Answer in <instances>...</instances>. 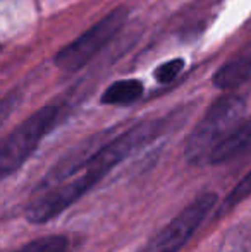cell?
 Here are the masks:
<instances>
[{"label": "cell", "mask_w": 251, "mask_h": 252, "mask_svg": "<svg viewBox=\"0 0 251 252\" xmlns=\"http://www.w3.org/2000/svg\"><path fill=\"white\" fill-rule=\"evenodd\" d=\"M164 130V119L143 120L83 158L67 156L38 184L24 211L26 218L36 225L57 218L69 206L90 192L119 163L162 136Z\"/></svg>", "instance_id": "cell-1"}, {"label": "cell", "mask_w": 251, "mask_h": 252, "mask_svg": "<svg viewBox=\"0 0 251 252\" xmlns=\"http://www.w3.org/2000/svg\"><path fill=\"white\" fill-rule=\"evenodd\" d=\"M182 69H184V60L174 59V60H169V62H164L162 65H158L157 69H155L153 76L158 83L167 84V83H172V81L182 72Z\"/></svg>", "instance_id": "cell-11"}, {"label": "cell", "mask_w": 251, "mask_h": 252, "mask_svg": "<svg viewBox=\"0 0 251 252\" xmlns=\"http://www.w3.org/2000/svg\"><path fill=\"white\" fill-rule=\"evenodd\" d=\"M251 150V119L243 120L238 126V129L220 144L214 153L210 155L207 163L210 165H217V163H224L227 159H232L236 156L243 155V153Z\"/></svg>", "instance_id": "cell-6"}, {"label": "cell", "mask_w": 251, "mask_h": 252, "mask_svg": "<svg viewBox=\"0 0 251 252\" xmlns=\"http://www.w3.org/2000/svg\"><path fill=\"white\" fill-rule=\"evenodd\" d=\"M218 252H251V223H243L229 230Z\"/></svg>", "instance_id": "cell-9"}, {"label": "cell", "mask_w": 251, "mask_h": 252, "mask_svg": "<svg viewBox=\"0 0 251 252\" xmlns=\"http://www.w3.org/2000/svg\"><path fill=\"white\" fill-rule=\"evenodd\" d=\"M69 239L66 235H45L21 246L12 252H67Z\"/></svg>", "instance_id": "cell-10"}, {"label": "cell", "mask_w": 251, "mask_h": 252, "mask_svg": "<svg viewBox=\"0 0 251 252\" xmlns=\"http://www.w3.org/2000/svg\"><path fill=\"white\" fill-rule=\"evenodd\" d=\"M61 112L59 103H48L0 139V182L26 163L41 139L55 127Z\"/></svg>", "instance_id": "cell-3"}, {"label": "cell", "mask_w": 251, "mask_h": 252, "mask_svg": "<svg viewBox=\"0 0 251 252\" xmlns=\"http://www.w3.org/2000/svg\"><path fill=\"white\" fill-rule=\"evenodd\" d=\"M217 196L205 192L186 206L165 228L155 235L144 252H179L215 206Z\"/></svg>", "instance_id": "cell-5"}, {"label": "cell", "mask_w": 251, "mask_h": 252, "mask_svg": "<svg viewBox=\"0 0 251 252\" xmlns=\"http://www.w3.org/2000/svg\"><path fill=\"white\" fill-rule=\"evenodd\" d=\"M250 194H251V172L241 180V182L238 184V186L234 187V190H232V192L227 196L224 206H222V208H224V211H225V209H231L232 206L238 204V202L243 201L245 197H248Z\"/></svg>", "instance_id": "cell-12"}, {"label": "cell", "mask_w": 251, "mask_h": 252, "mask_svg": "<svg viewBox=\"0 0 251 252\" xmlns=\"http://www.w3.org/2000/svg\"><path fill=\"white\" fill-rule=\"evenodd\" d=\"M251 77V55L227 62L215 72L214 84L218 90H234Z\"/></svg>", "instance_id": "cell-7"}, {"label": "cell", "mask_w": 251, "mask_h": 252, "mask_svg": "<svg viewBox=\"0 0 251 252\" xmlns=\"http://www.w3.org/2000/svg\"><path fill=\"white\" fill-rule=\"evenodd\" d=\"M245 100L238 94H225L208 108L186 143L189 163H207L210 155L238 129L245 115Z\"/></svg>", "instance_id": "cell-2"}, {"label": "cell", "mask_w": 251, "mask_h": 252, "mask_svg": "<svg viewBox=\"0 0 251 252\" xmlns=\"http://www.w3.org/2000/svg\"><path fill=\"white\" fill-rule=\"evenodd\" d=\"M127 21V9L119 7L112 10L105 17H102L97 24L84 31L81 36L62 48L55 57V65L66 72H76L84 67L97 53L105 48V45L124 28Z\"/></svg>", "instance_id": "cell-4"}, {"label": "cell", "mask_w": 251, "mask_h": 252, "mask_svg": "<svg viewBox=\"0 0 251 252\" xmlns=\"http://www.w3.org/2000/svg\"><path fill=\"white\" fill-rule=\"evenodd\" d=\"M19 100H21L19 91H10L7 96H3L2 100H0V127L9 119L10 113L16 110V106L19 105Z\"/></svg>", "instance_id": "cell-13"}, {"label": "cell", "mask_w": 251, "mask_h": 252, "mask_svg": "<svg viewBox=\"0 0 251 252\" xmlns=\"http://www.w3.org/2000/svg\"><path fill=\"white\" fill-rule=\"evenodd\" d=\"M144 93V86L138 79H124L112 83L102 94L104 105H129L140 100Z\"/></svg>", "instance_id": "cell-8"}]
</instances>
